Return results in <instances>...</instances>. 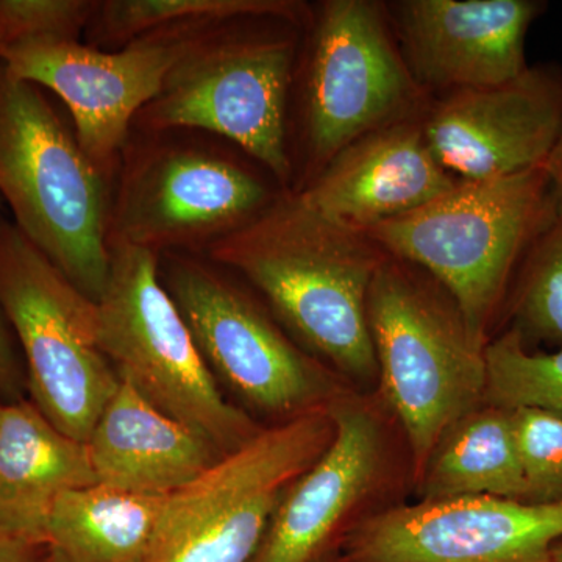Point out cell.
<instances>
[{
  "label": "cell",
  "mask_w": 562,
  "mask_h": 562,
  "mask_svg": "<svg viewBox=\"0 0 562 562\" xmlns=\"http://www.w3.org/2000/svg\"><path fill=\"white\" fill-rule=\"evenodd\" d=\"M209 254L246 277L317 360L351 382L379 379L368 297L387 255L366 233L292 195L211 244Z\"/></svg>",
  "instance_id": "6da1fadb"
},
{
  "label": "cell",
  "mask_w": 562,
  "mask_h": 562,
  "mask_svg": "<svg viewBox=\"0 0 562 562\" xmlns=\"http://www.w3.org/2000/svg\"><path fill=\"white\" fill-rule=\"evenodd\" d=\"M557 216L546 165L490 180L457 181L427 205L366 235L394 260L427 272L447 292L465 328L486 330L525 255Z\"/></svg>",
  "instance_id": "7a4b0ae2"
},
{
  "label": "cell",
  "mask_w": 562,
  "mask_h": 562,
  "mask_svg": "<svg viewBox=\"0 0 562 562\" xmlns=\"http://www.w3.org/2000/svg\"><path fill=\"white\" fill-rule=\"evenodd\" d=\"M0 198L14 225L85 295L110 276L105 180L38 85L0 60Z\"/></svg>",
  "instance_id": "3957f363"
},
{
  "label": "cell",
  "mask_w": 562,
  "mask_h": 562,
  "mask_svg": "<svg viewBox=\"0 0 562 562\" xmlns=\"http://www.w3.org/2000/svg\"><path fill=\"white\" fill-rule=\"evenodd\" d=\"M439 291L412 265L387 257L368 297L380 387L405 431L417 475L443 432L483 405L486 390L484 347Z\"/></svg>",
  "instance_id": "277c9868"
},
{
  "label": "cell",
  "mask_w": 562,
  "mask_h": 562,
  "mask_svg": "<svg viewBox=\"0 0 562 562\" xmlns=\"http://www.w3.org/2000/svg\"><path fill=\"white\" fill-rule=\"evenodd\" d=\"M110 276L98 301L99 344L122 382L158 412L188 425L222 453L262 430L227 401L161 281L155 251L110 243Z\"/></svg>",
  "instance_id": "5b68a950"
},
{
  "label": "cell",
  "mask_w": 562,
  "mask_h": 562,
  "mask_svg": "<svg viewBox=\"0 0 562 562\" xmlns=\"http://www.w3.org/2000/svg\"><path fill=\"white\" fill-rule=\"evenodd\" d=\"M0 310L20 346L31 401L87 442L121 379L99 344L98 302L0 217Z\"/></svg>",
  "instance_id": "8992f818"
},
{
  "label": "cell",
  "mask_w": 562,
  "mask_h": 562,
  "mask_svg": "<svg viewBox=\"0 0 562 562\" xmlns=\"http://www.w3.org/2000/svg\"><path fill=\"white\" fill-rule=\"evenodd\" d=\"M333 438L328 406L262 428L166 497L147 562H251L284 494Z\"/></svg>",
  "instance_id": "52a82bcc"
},
{
  "label": "cell",
  "mask_w": 562,
  "mask_h": 562,
  "mask_svg": "<svg viewBox=\"0 0 562 562\" xmlns=\"http://www.w3.org/2000/svg\"><path fill=\"white\" fill-rule=\"evenodd\" d=\"M161 279L214 379L250 412L284 422L325 408L342 394L338 379L317 358L205 262L169 258Z\"/></svg>",
  "instance_id": "ba28073f"
},
{
  "label": "cell",
  "mask_w": 562,
  "mask_h": 562,
  "mask_svg": "<svg viewBox=\"0 0 562 562\" xmlns=\"http://www.w3.org/2000/svg\"><path fill=\"white\" fill-rule=\"evenodd\" d=\"M292 61L286 40L213 36L172 70L160 94L139 111L140 124L151 132L201 128L225 136L288 183Z\"/></svg>",
  "instance_id": "9c48e42d"
},
{
  "label": "cell",
  "mask_w": 562,
  "mask_h": 562,
  "mask_svg": "<svg viewBox=\"0 0 562 562\" xmlns=\"http://www.w3.org/2000/svg\"><path fill=\"white\" fill-rule=\"evenodd\" d=\"M214 27L165 29L116 52L70 40L29 41L10 47L0 60L16 79L47 88L68 105L81 150L105 173L133 120L160 94L172 70L216 36Z\"/></svg>",
  "instance_id": "30bf717a"
},
{
  "label": "cell",
  "mask_w": 562,
  "mask_h": 562,
  "mask_svg": "<svg viewBox=\"0 0 562 562\" xmlns=\"http://www.w3.org/2000/svg\"><path fill=\"white\" fill-rule=\"evenodd\" d=\"M419 87L395 49L382 9L368 0H331L317 22L306 132L313 160L325 168L355 140L406 121Z\"/></svg>",
  "instance_id": "8fae6325"
},
{
  "label": "cell",
  "mask_w": 562,
  "mask_h": 562,
  "mask_svg": "<svg viewBox=\"0 0 562 562\" xmlns=\"http://www.w3.org/2000/svg\"><path fill=\"white\" fill-rule=\"evenodd\" d=\"M271 205L268 188L211 151L161 147L122 177L110 243L155 251L216 243Z\"/></svg>",
  "instance_id": "7c38bea8"
},
{
  "label": "cell",
  "mask_w": 562,
  "mask_h": 562,
  "mask_svg": "<svg viewBox=\"0 0 562 562\" xmlns=\"http://www.w3.org/2000/svg\"><path fill=\"white\" fill-rule=\"evenodd\" d=\"M562 502L461 497L384 509L347 532L342 562H552Z\"/></svg>",
  "instance_id": "4fadbf2b"
},
{
  "label": "cell",
  "mask_w": 562,
  "mask_h": 562,
  "mask_svg": "<svg viewBox=\"0 0 562 562\" xmlns=\"http://www.w3.org/2000/svg\"><path fill=\"white\" fill-rule=\"evenodd\" d=\"M561 125L562 74L535 66L498 87L452 92L422 127L447 172L490 180L546 165Z\"/></svg>",
  "instance_id": "5bb4252c"
},
{
  "label": "cell",
  "mask_w": 562,
  "mask_h": 562,
  "mask_svg": "<svg viewBox=\"0 0 562 562\" xmlns=\"http://www.w3.org/2000/svg\"><path fill=\"white\" fill-rule=\"evenodd\" d=\"M328 409L335 438L284 494L251 562H319L382 480L387 443L375 409L346 392Z\"/></svg>",
  "instance_id": "9a60e30c"
},
{
  "label": "cell",
  "mask_w": 562,
  "mask_h": 562,
  "mask_svg": "<svg viewBox=\"0 0 562 562\" xmlns=\"http://www.w3.org/2000/svg\"><path fill=\"white\" fill-rule=\"evenodd\" d=\"M546 3L536 0H406L398 25L409 70L427 87H498L530 68L527 35Z\"/></svg>",
  "instance_id": "2e32d148"
},
{
  "label": "cell",
  "mask_w": 562,
  "mask_h": 562,
  "mask_svg": "<svg viewBox=\"0 0 562 562\" xmlns=\"http://www.w3.org/2000/svg\"><path fill=\"white\" fill-rule=\"evenodd\" d=\"M454 183L431 154L424 127L406 120L339 151L297 198L327 220L366 233L427 205Z\"/></svg>",
  "instance_id": "e0dca14e"
},
{
  "label": "cell",
  "mask_w": 562,
  "mask_h": 562,
  "mask_svg": "<svg viewBox=\"0 0 562 562\" xmlns=\"http://www.w3.org/2000/svg\"><path fill=\"white\" fill-rule=\"evenodd\" d=\"M95 484L139 495H169L224 453L188 425L158 412L122 382L87 441Z\"/></svg>",
  "instance_id": "ac0fdd59"
},
{
  "label": "cell",
  "mask_w": 562,
  "mask_h": 562,
  "mask_svg": "<svg viewBox=\"0 0 562 562\" xmlns=\"http://www.w3.org/2000/svg\"><path fill=\"white\" fill-rule=\"evenodd\" d=\"M92 484L87 442L58 430L31 398L0 403V527L46 543L55 502Z\"/></svg>",
  "instance_id": "d6986e66"
},
{
  "label": "cell",
  "mask_w": 562,
  "mask_h": 562,
  "mask_svg": "<svg viewBox=\"0 0 562 562\" xmlns=\"http://www.w3.org/2000/svg\"><path fill=\"white\" fill-rule=\"evenodd\" d=\"M420 501L498 497L527 502L512 412L480 405L454 422L419 473Z\"/></svg>",
  "instance_id": "ffe728a7"
},
{
  "label": "cell",
  "mask_w": 562,
  "mask_h": 562,
  "mask_svg": "<svg viewBox=\"0 0 562 562\" xmlns=\"http://www.w3.org/2000/svg\"><path fill=\"white\" fill-rule=\"evenodd\" d=\"M168 495L92 484L63 494L47 520L54 562H147Z\"/></svg>",
  "instance_id": "44dd1931"
},
{
  "label": "cell",
  "mask_w": 562,
  "mask_h": 562,
  "mask_svg": "<svg viewBox=\"0 0 562 562\" xmlns=\"http://www.w3.org/2000/svg\"><path fill=\"white\" fill-rule=\"evenodd\" d=\"M301 11V3L290 0H111L99 3L92 20L103 40L128 44L165 29L217 25L250 16L297 20Z\"/></svg>",
  "instance_id": "7402d4cb"
},
{
  "label": "cell",
  "mask_w": 562,
  "mask_h": 562,
  "mask_svg": "<svg viewBox=\"0 0 562 562\" xmlns=\"http://www.w3.org/2000/svg\"><path fill=\"white\" fill-rule=\"evenodd\" d=\"M484 405L514 412L542 409L562 417V347L531 350L514 330L484 347Z\"/></svg>",
  "instance_id": "603a6c76"
},
{
  "label": "cell",
  "mask_w": 562,
  "mask_h": 562,
  "mask_svg": "<svg viewBox=\"0 0 562 562\" xmlns=\"http://www.w3.org/2000/svg\"><path fill=\"white\" fill-rule=\"evenodd\" d=\"M519 269L509 330L528 349L535 344L562 347V213L532 243Z\"/></svg>",
  "instance_id": "cb8c5ba5"
},
{
  "label": "cell",
  "mask_w": 562,
  "mask_h": 562,
  "mask_svg": "<svg viewBox=\"0 0 562 562\" xmlns=\"http://www.w3.org/2000/svg\"><path fill=\"white\" fill-rule=\"evenodd\" d=\"M512 414L527 502H562V417L531 408Z\"/></svg>",
  "instance_id": "d4e9b609"
},
{
  "label": "cell",
  "mask_w": 562,
  "mask_h": 562,
  "mask_svg": "<svg viewBox=\"0 0 562 562\" xmlns=\"http://www.w3.org/2000/svg\"><path fill=\"white\" fill-rule=\"evenodd\" d=\"M99 3L90 0H0L3 54L29 41H77L81 29L94 18Z\"/></svg>",
  "instance_id": "484cf974"
},
{
  "label": "cell",
  "mask_w": 562,
  "mask_h": 562,
  "mask_svg": "<svg viewBox=\"0 0 562 562\" xmlns=\"http://www.w3.org/2000/svg\"><path fill=\"white\" fill-rule=\"evenodd\" d=\"M3 199L0 198V206ZM27 392L24 361L9 322L0 310V401L16 402Z\"/></svg>",
  "instance_id": "4316f807"
},
{
  "label": "cell",
  "mask_w": 562,
  "mask_h": 562,
  "mask_svg": "<svg viewBox=\"0 0 562 562\" xmlns=\"http://www.w3.org/2000/svg\"><path fill=\"white\" fill-rule=\"evenodd\" d=\"M0 562H54L46 543L31 541L0 527Z\"/></svg>",
  "instance_id": "83f0119b"
},
{
  "label": "cell",
  "mask_w": 562,
  "mask_h": 562,
  "mask_svg": "<svg viewBox=\"0 0 562 562\" xmlns=\"http://www.w3.org/2000/svg\"><path fill=\"white\" fill-rule=\"evenodd\" d=\"M546 171L549 173L550 184H552L557 213H562V125L557 143L547 158Z\"/></svg>",
  "instance_id": "f1b7e54d"
},
{
  "label": "cell",
  "mask_w": 562,
  "mask_h": 562,
  "mask_svg": "<svg viewBox=\"0 0 562 562\" xmlns=\"http://www.w3.org/2000/svg\"><path fill=\"white\" fill-rule=\"evenodd\" d=\"M552 562H562V541L553 547Z\"/></svg>",
  "instance_id": "f546056e"
},
{
  "label": "cell",
  "mask_w": 562,
  "mask_h": 562,
  "mask_svg": "<svg viewBox=\"0 0 562 562\" xmlns=\"http://www.w3.org/2000/svg\"><path fill=\"white\" fill-rule=\"evenodd\" d=\"M2 54H3V44H2V40H0V57H2Z\"/></svg>",
  "instance_id": "4dcf8cb0"
},
{
  "label": "cell",
  "mask_w": 562,
  "mask_h": 562,
  "mask_svg": "<svg viewBox=\"0 0 562 562\" xmlns=\"http://www.w3.org/2000/svg\"><path fill=\"white\" fill-rule=\"evenodd\" d=\"M319 562H342V561L341 560H339V561H327V560L324 561V560H321Z\"/></svg>",
  "instance_id": "1f68e13d"
},
{
  "label": "cell",
  "mask_w": 562,
  "mask_h": 562,
  "mask_svg": "<svg viewBox=\"0 0 562 562\" xmlns=\"http://www.w3.org/2000/svg\"><path fill=\"white\" fill-rule=\"evenodd\" d=\"M0 403H2V401H0Z\"/></svg>",
  "instance_id": "d6a6232c"
}]
</instances>
